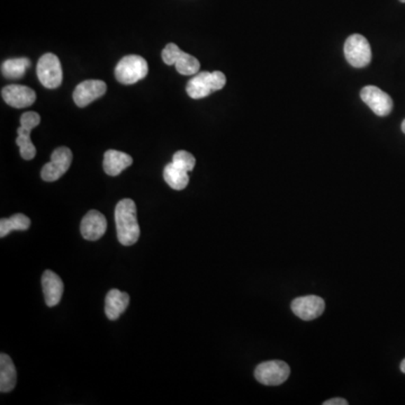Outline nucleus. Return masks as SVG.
Masks as SVG:
<instances>
[{"label":"nucleus","instance_id":"6e6552de","mask_svg":"<svg viewBox=\"0 0 405 405\" xmlns=\"http://www.w3.org/2000/svg\"><path fill=\"white\" fill-rule=\"evenodd\" d=\"M291 374V369L286 362L270 360L261 362L254 371V377L263 385L276 386L285 383Z\"/></svg>","mask_w":405,"mask_h":405},{"label":"nucleus","instance_id":"39448f33","mask_svg":"<svg viewBox=\"0 0 405 405\" xmlns=\"http://www.w3.org/2000/svg\"><path fill=\"white\" fill-rule=\"evenodd\" d=\"M41 122L40 115L35 111H26L20 117V126L18 130L16 144L20 146V156L24 160L34 159L36 149L31 141L32 130Z\"/></svg>","mask_w":405,"mask_h":405},{"label":"nucleus","instance_id":"412c9836","mask_svg":"<svg viewBox=\"0 0 405 405\" xmlns=\"http://www.w3.org/2000/svg\"><path fill=\"white\" fill-rule=\"evenodd\" d=\"M31 226V220L26 215H13L9 219L0 221V237L5 238L12 231H25Z\"/></svg>","mask_w":405,"mask_h":405},{"label":"nucleus","instance_id":"423d86ee","mask_svg":"<svg viewBox=\"0 0 405 405\" xmlns=\"http://www.w3.org/2000/svg\"><path fill=\"white\" fill-rule=\"evenodd\" d=\"M37 77L46 88L55 89L61 86L63 74L59 57L53 53H46L37 62Z\"/></svg>","mask_w":405,"mask_h":405},{"label":"nucleus","instance_id":"6ab92c4d","mask_svg":"<svg viewBox=\"0 0 405 405\" xmlns=\"http://www.w3.org/2000/svg\"><path fill=\"white\" fill-rule=\"evenodd\" d=\"M163 178L174 191H183L189 183L188 172L172 161L163 169Z\"/></svg>","mask_w":405,"mask_h":405},{"label":"nucleus","instance_id":"b1692460","mask_svg":"<svg viewBox=\"0 0 405 405\" xmlns=\"http://www.w3.org/2000/svg\"><path fill=\"white\" fill-rule=\"evenodd\" d=\"M401 371H402L403 373H404L405 374V359L403 360L402 362H401Z\"/></svg>","mask_w":405,"mask_h":405},{"label":"nucleus","instance_id":"2eb2a0df","mask_svg":"<svg viewBox=\"0 0 405 405\" xmlns=\"http://www.w3.org/2000/svg\"><path fill=\"white\" fill-rule=\"evenodd\" d=\"M42 286H43L46 306L50 308L57 306L60 303L63 289H64L62 280L59 275L52 270L44 271L43 276H42Z\"/></svg>","mask_w":405,"mask_h":405},{"label":"nucleus","instance_id":"f8f14e48","mask_svg":"<svg viewBox=\"0 0 405 405\" xmlns=\"http://www.w3.org/2000/svg\"><path fill=\"white\" fill-rule=\"evenodd\" d=\"M107 87L102 80H86L79 83L74 92V100L78 107H86L94 100L105 95Z\"/></svg>","mask_w":405,"mask_h":405},{"label":"nucleus","instance_id":"393cba45","mask_svg":"<svg viewBox=\"0 0 405 405\" xmlns=\"http://www.w3.org/2000/svg\"><path fill=\"white\" fill-rule=\"evenodd\" d=\"M402 131H403V133H405V120L403 121V123H402Z\"/></svg>","mask_w":405,"mask_h":405},{"label":"nucleus","instance_id":"f257e3e1","mask_svg":"<svg viewBox=\"0 0 405 405\" xmlns=\"http://www.w3.org/2000/svg\"><path fill=\"white\" fill-rule=\"evenodd\" d=\"M117 238L123 246H133L140 238V226L137 223V205L135 200L125 198L117 202L115 209Z\"/></svg>","mask_w":405,"mask_h":405},{"label":"nucleus","instance_id":"ddd939ff","mask_svg":"<svg viewBox=\"0 0 405 405\" xmlns=\"http://www.w3.org/2000/svg\"><path fill=\"white\" fill-rule=\"evenodd\" d=\"M5 103L15 109H26L34 104L36 94L33 89L20 85H9L1 90Z\"/></svg>","mask_w":405,"mask_h":405},{"label":"nucleus","instance_id":"1a4fd4ad","mask_svg":"<svg viewBox=\"0 0 405 405\" xmlns=\"http://www.w3.org/2000/svg\"><path fill=\"white\" fill-rule=\"evenodd\" d=\"M72 152L66 146L55 149L51 156V161L46 163L41 172V177L44 181H55L60 179L71 166Z\"/></svg>","mask_w":405,"mask_h":405},{"label":"nucleus","instance_id":"9d476101","mask_svg":"<svg viewBox=\"0 0 405 405\" xmlns=\"http://www.w3.org/2000/svg\"><path fill=\"white\" fill-rule=\"evenodd\" d=\"M362 102L378 116H387L393 109V99L390 95L376 86H366L360 92Z\"/></svg>","mask_w":405,"mask_h":405},{"label":"nucleus","instance_id":"4be33fe9","mask_svg":"<svg viewBox=\"0 0 405 405\" xmlns=\"http://www.w3.org/2000/svg\"><path fill=\"white\" fill-rule=\"evenodd\" d=\"M172 163L189 172L194 169L195 165H196V159L189 152L185 151V150H180V151H177L174 154Z\"/></svg>","mask_w":405,"mask_h":405},{"label":"nucleus","instance_id":"aec40b11","mask_svg":"<svg viewBox=\"0 0 405 405\" xmlns=\"http://www.w3.org/2000/svg\"><path fill=\"white\" fill-rule=\"evenodd\" d=\"M31 67V60L29 57H18L8 59L1 66V72L8 79H20L25 76L27 69Z\"/></svg>","mask_w":405,"mask_h":405},{"label":"nucleus","instance_id":"f3484780","mask_svg":"<svg viewBox=\"0 0 405 405\" xmlns=\"http://www.w3.org/2000/svg\"><path fill=\"white\" fill-rule=\"evenodd\" d=\"M130 304V296L125 291L118 289H111L106 296L105 313L106 317L111 321L118 319L125 312Z\"/></svg>","mask_w":405,"mask_h":405},{"label":"nucleus","instance_id":"a878e982","mask_svg":"<svg viewBox=\"0 0 405 405\" xmlns=\"http://www.w3.org/2000/svg\"><path fill=\"white\" fill-rule=\"evenodd\" d=\"M399 1H401V3H405V0H399Z\"/></svg>","mask_w":405,"mask_h":405},{"label":"nucleus","instance_id":"a211bd4d","mask_svg":"<svg viewBox=\"0 0 405 405\" xmlns=\"http://www.w3.org/2000/svg\"><path fill=\"white\" fill-rule=\"evenodd\" d=\"M18 383V374L14 362L6 354L0 355V392L8 393L13 391Z\"/></svg>","mask_w":405,"mask_h":405},{"label":"nucleus","instance_id":"dca6fc26","mask_svg":"<svg viewBox=\"0 0 405 405\" xmlns=\"http://www.w3.org/2000/svg\"><path fill=\"white\" fill-rule=\"evenodd\" d=\"M133 163L131 156L117 150H109L104 154V170L109 176H118Z\"/></svg>","mask_w":405,"mask_h":405},{"label":"nucleus","instance_id":"f03ea898","mask_svg":"<svg viewBox=\"0 0 405 405\" xmlns=\"http://www.w3.org/2000/svg\"><path fill=\"white\" fill-rule=\"evenodd\" d=\"M226 77L223 72L202 71L195 74L194 77L189 80L186 92L189 97L200 99L207 97L212 92L221 90L226 86Z\"/></svg>","mask_w":405,"mask_h":405},{"label":"nucleus","instance_id":"4468645a","mask_svg":"<svg viewBox=\"0 0 405 405\" xmlns=\"http://www.w3.org/2000/svg\"><path fill=\"white\" fill-rule=\"evenodd\" d=\"M107 228V221L100 212L92 210L83 217L80 231L83 237L89 241H97L105 234Z\"/></svg>","mask_w":405,"mask_h":405},{"label":"nucleus","instance_id":"9b49d317","mask_svg":"<svg viewBox=\"0 0 405 405\" xmlns=\"http://www.w3.org/2000/svg\"><path fill=\"white\" fill-rule=\"evenodd\" d=\"M326 308V303L321 297L315 295L297 297L291 302V311L296 317L306 321L317 319L321 317Z\"/></svg>","mask_w":405,"mask_h":405},{"label":"nucleus","instance_id":"7ed1b4c3","mask_svg":"<svg viewBox=\"0 0 405 405\" xmlns=\"http://www.w3.org/2000/svg\"><path fill=\"white\" fill-rule=\"evenodd\" d=\"M149 72L148 62L140 55H126L115 68V77L117 81L123 85H135Z\"/></svg>","mask_w":405,"mask_h":405},{"label":"nucleus","instance_id":"20e7f679","mask_svg":"<svg viewBox=\"0 0 405 405\" xmlns=\"http://www.w3.org/2000/svg\"><path fill=\"white\" fill-rule=\"evenodd\" d=\"M161 57L167 66L176 67V70L183 76H191L200 71V61L193 55L181 51L176 44H167L166 48L163 50Z\"/></svg>","mask_w":405,"mask_h":405},{"label":"nucleus","instance_id":"0eeeda50","mask_svg":"<svg viewBox=\"0 0 405 405\" xmlns=\"http://www.w3.org/2000/svg\"><path fill=\"white\" fill-rule=\"evenodd\" d=\"M345 57L355 68H364L371 61V49L366 37L354 34L345 40Z\"/></svg>","mask_w":405,"mask_h":405},{"label":"nucleus","instance_id":"5701e85b","mask_svg":"<svg viewBox=\"0 0 405 405\" xmlns=\"http://www.w3.org/2000/svg\"><path fill=\"white\" fill-rule=\"evenodd\" d=\"M348 402L343 399H328L326 402L323 403V405H347Z\"/></svg>","mask_w":405,"mask_h":405}]
</instances>
